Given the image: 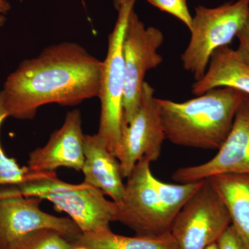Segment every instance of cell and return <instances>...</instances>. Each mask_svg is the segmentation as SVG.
Returning a JSON list of instances; mask_svg holds the SVG:
<instances>
[{"mask_svg": "<svg viewBox=\"0 0 249 249\" xmlns=\"http://www.w3.org/2000/svg\"><path fill=\"white\" fill-rule=\"evenodd\" d=\"M249 13V0H237L212 9L196 8L191 40L181 56L183 68L196 81L204 76L213 53L231 43Z\"/></svg>", "mask_w": 249, "mask_h": 249, "instance_id": "5b68a950", "label": "cell"}, {"mask_svg": "<svg viewBox=\"0 0 249 249\" xmlns=\"http://www.w3.org/2000/svg\"><path fill=\"white\" fill-rule=\"evenodd\" d=\"M79 109L67 112L60 128L54 131L45 146L29 155L27 167L32 172H55L59 168L81 171L85 161V136Z\"/></svg>", "mask_w": 249, "mask_h": 249, "instance_id": "7c38bea8", "label": "cell"}, {"mask_svg": "<svg viewBox=\"0 0 249 249\" xmlns=\"http://www.w3.org/2000/svg\"><path fill=\"white\" fill-rule=\"evenodd\" d=\"M155 89L145 81L138 110L128 124L124 126L120 145L116 157L120 162L124 178H127L135 165L145 159L157 161L165 139Z\"/></svg>", "mask_w": 249, "mask_h": 249, "instance_id": "30bf717a", "label": "cell"}, {"mask_svg": "<svg viewBox=\"0 0 249 249\" xmlns=\"http://www.w3.org/2000/svg\"><path fill=\"white\" fill-rule=\"evenodd\" d=\"M224 174L249 175V94L243 93L231 130L211 160L178 168L173 175L178 183L201 181Z\"/></svg>", "mask_w": 249, "mask_h": 249, "instance_id": "8fae6325", "label": "cell"}, {"mask_svg": "<svg viewBox=\"0 0 249 249\" xmlns=\"http://www.w3.org/2000/svg\"><path fill=\"white\" fill-rule=\"evenodd\" d=\"M11 9V4L6 0H0V29L6 22V16Z\"/></svg>", "mask_w": 249, "mask_h": 249, "instance_id": "7402d4cb", "label": "cell"}, {"mask_svg": "<svg viewBox=\"0 0 249 249\" xmlns=\"http://www.w3.org/2000/svg\"><path fill=\"white\" fill-rule=\"evenodd\" d=\"M71 249H89L87 248L86 247L83 245H75L74 247H73Z\"/></svg>", "mask_w": 249, "mask_h": 249, "instance_id": "cb8c5ba5", "label": "cell"}, {"mask_svg": "<svg viewBox=\"0 0 249 249\" xmlns=\"http://www.w3.org/2000/svg\"><path fill=\"white\" fill-rule=\"evenodd\" d=\"M102 65L76 42L46 47L21 62L0 90L8 117L31 120L46 105L74 106L98 97Z\"/></svg>", "mask_w": 249, "mask_h": 249, "instance_id": "6da1fadb", "label": "cell"}, {"mask_svg": "<svg viewBox=\"0 0 249 249\" xmlns=\"http://www.w3.org/2000/svg\"><path fill=\"white\" fill-rule=\"evenodd\" d=\"M14 187L21 196L51 201L57 211L70 216L83 234L108 231L110 223L116 222L117 204L106 199L101 190L85 182H65L55 172H34L30 178Z\"/></svg>", "mask_w": 249, "mask_h": 249, "instance_id": "277c9868", "label": "cell"}, {"mask_svg": "<svg viewBox=\"0 0 249 249\" xmlns=\"http://www.w3.org/2000/svg\"><path fill=\"white\" fill-rule=\"evenodd\" d=\"M85 161L81 171L83 182L101 190L119 204L124 192L120 162L97 134L85 136Z\"/></svg>", "mask_w": 249, "mask_h": 249, "instance_id": "4fadbf2b", "label": "cell"}, {"mask_svg": "<svg viewBox=\"0 0 249 249\" xmlns=\"http://www.w3.org/2000/svg\"><path fill=\"white\" fill-rule=\"evenodd\" d=\"M163 40V33L157 28L145 27L132 9L123 42L125 73L124 126L130 122L140 106L147 72L163 62L158 50Z\"/></svg>", "mask_w": 249, "mask_h": 249, "instance_id": "ba28073f", "label": "cell"}, {"mask_svg": "<svg viewBox=\"0 0 249 249\" xmlns=\"http://www.w3.org/2000/svg\"><path fill=\"white\" fill-rule=\"evenodd\" d=\"M206 249H217V244L214 243L213 245L210 246V247H208Z\"/></svg>", "mask_w": 249, "mask_h": 249, "instance_id": "d4e9b609", "label": "cell"}, {"mask_svg": "<svg viewBox=\"0 0 249 249\" xmlns=\"http://www.w3.org/2000/svg\"><path fill=\"white\" fill-rule=\"evenodd\" d=\"M75 245L89 249H178L170 232L159 235H118L112 231L82 234Z\"/></svg>", "mask_w": 249, "mask_h": 249, "instance_id": "2e32d148", "label": "cell"}, {"mask_svg": "<svg viewBox=\"0 0 249 249\" xmlns=\"http://www.w3.org/2000/svg\"><path fill=\"white\" fill-rule=\"evenodd\" d=\"M215 190L249 249V175L224 174L206 178Z\"/></svg>", "mask_w": 249, "mask_h": 249, "instance_id": "9a60e30c", "label": "cell"}, {"mask_svg": "<svg viewBox=\"0 0 249 249\" xmlns=\"http://www.w3.org/2000/svg\"><path fill=\"white\" fill-rule=\"evenodd\" d=\"M7 117L0 91V127ZM34 172L31 171L27 166L21 167L17 160L8 157L0 143V186L20 184L31 178Z\"/></svg>", "mask_w": 249, "mask_h": 249, "instance_id": "ac0fdd59", "label": "cell"}, {"mask_svg": "<svg viewBox=\"0 0 249 249\" xmlns=\"http://www.w3.org/2000/svg\"><path fill=\"white\" fill-rule=\"evenodd\" d=\"M236 37L239 40L237 52L242 60L249 66V13L245 24L237 33Z\"/></svg>", "mask_w": 249, "mask_h": 249, "instance_id": "44dd1931", "label": "cell"}, {"mask_svg": "<svg viewBox=\"0 0 249 249\" xmlns=\"http://www.w3.org/2000/svg\"><path fill=\"white\" fill-rule=\"evenodd\" d=\"M134 5L132 3L124 4L118 11L115 26L108 37L107 53L103 61L98 95L101 101V114L97 134L114 155L120 145L124 128L125 73L123 42Z\"/></svg>", "mask_w": 249, "mask_h": 249, "instance_id": "8992f818", "label": "cell"}, {"mask_svg": "<svg viewBox=\"0 0 249 249\" xmlns=\"http://www.w3.org/2000/svg\"><path fill=\"white\" fill-rule=\"evenodd\" d=\"M42 199L19 195L14 186H0V249H9L22 237L41 229L56 231L78 240L83 232L70 218L47 213L40 209Z\"/></svg>", "mask_w": 249, "mask_h": 249, "instance_id": "9c48e42d", "label": "cell"}, {"mask_svg": "<svg viewBox=\"0 0 249 249\" xmlns=\"http://www.w3.org/2000/svg\"><path fill=\"white\" fill-rule=\"evenodd\" d=\"M74 246L73 241L56 231L41 229L19 239L9 249H71Z\"/></svg>", "mask_w": 249, "mask_h": 249, "instance_id": "e0dca14e", "label": "cell"}, {"mask_svg": "<svg viewBox=\"0 0 249 249\" xmlns=\"http://www.w3.org/2000/svg\"><path fill=\"white\" fill-rule=\"evenodd\" d=\"M136 1L137 0H113V3H114V6L116 11H119L124 4H128V3L135 4Z\"/></svg>", "mask_w": 249, "mask_h": 249, "instance_id": "603a6c76", "label": "cell"}, {"mask_svg": "<svg viewBox=\"0 0 249 249\" xmlns=\"http://www.w3.org/2000/svg\"><path fill=\"white\" fill-rule=\"evenodd\" d=\"M150 162L142 159L135 165L117 204L116 222L136 235H159L170 232L178 211L206 181L169 183L153 174Z\"/></svg>", "mask_w": 249, "mask_h": 249, "instance_id": "3957f363", "label": "cell"}, {"mask_svg": "<svg viewBox=\"0 0 249 249\" xmlns=\"http://www.w3.org/2000/svg\"><path fill=\"white\" fill-rule=\"evenodd\" d=\"M243 93L219 88L183 103L156 98L165 139L180 146L219 150L231 130Z\"/></svg>", "mask_w": 249, "mask_h": 249, "instance_id": "7a4b0ae2", "label": "cell"}, {"mask_svg": "<svg viewBox=\"0 0 249 249\" xmlns=\"http://www.w3.org/2000/svg\"><path fill=\"white\" fill-rule=\"evenodd\" d=\"M160 11L178 18L191 30L193 19L186 0H147Z\"/></svg>", "mask_w": 249, "mask_h": 249, "instance_id": "d6986e66", "label": "cell"}, {"mask_svg": "<svg viewBox=\"0 0 249 249\" xmlns=\"http://www.w3.org/2000/svg\"><path fill=\"white\" fill-rule=\"evenodd\" d=\"M216 244L217 249H249L231 224L223 232Z\"/></svg>", "mask_w": 249, "mask_h": 249, "instance_id": "ffe728a7", "label": "cell"}, {"mask_svg": "<svg viewBox=\"0 0 249 249\" xmlns=\"http://www.w3.org/2000/svg\"><path fill=\"white\" fill-rule=\"evenodd\" d=\"M219 88H232L249 94V66L237 49L229 46L213 53L204 76L193 85L192 92L198 96Z\"/></svg>", "mask_w": 249, "mask_h": 249, "instance_id": "5bb4252c", "label": "cell"}, {"mask_svg": "<svg viewBox=\"0 0 249 249\" xmlns=\"http://www.w3.org/2000/svg\"><path fill=\"white\" fill-rule=\"evenodd\" d=\"M231 224L225 205L206 181L183 205L170 228L178 249H206Z\"/></svg>", "mask_w": 249, "mask_h": 249, "instance_id": "52a82bcc", "label": "cell"}]
</instances>
